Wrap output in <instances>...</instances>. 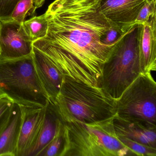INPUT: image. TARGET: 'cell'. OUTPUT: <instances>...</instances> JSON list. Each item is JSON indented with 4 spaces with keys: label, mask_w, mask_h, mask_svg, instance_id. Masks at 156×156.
I'll use <instances>...</instances> for the list:
<instances>
[{
    "label": "cell",
    "mask_w": 156,
    "mask_h": 156,
    "mask_svg": "<svg viewBox=\"0 0 156 156\" xmlns=\"http://www.w3.org/2000/svg\"><path fill=\"white\" fill-rule=\"evenodd\" d=\"M114 117L90 123L76 120L64 123L61 156H131L116 134Z\"/></svg>",
    "instance_id": "obj_3"
},
{
    "label": "cell",
    "mask_w": 156,
    "mask_h": 156,
    "mask_svg": "<svg viewBox=\"0 0 156 156\" xmlns=\"http://www.w3.org/2000/svg\"><path fill=\"white\" fill-rule=\"evenodd\" d=\"M23 119L16 156H26L39 137L44 108L22 106Z\"/></svg>",
    "instance_id": "obj_11"
},
{
    "label": "cell",
    "mask_w": 156,
    "mask_h": 156,
    "mask_svg": "<svg viewBox=\"0 0 156 156\" xmlns=\"http://www.w3.org/2000/svg\"><path fill=\"white\" fill-rule=\"evenodd\" d=\"M63 125L59 112L52 102L49 101L44 108V114L39 137L26 156H38L56 136Z\"/></svg>",
    "instance_id": "obj_13"
},
{
    "label": "cell",
    "mask_w": 156,
    "mask_h": 156,
    "mask_svg": "<svg viewBox=\"0 0 156 156\" xmlns=\"http://www.w3.org/2000/svg\"><path fill=\"white\" fill-rule=\"evenodd\" d=\"M63 126L64 123L56 136L38 156H61L64 143Z\"/></svg>",
    "instance_id": "obj_19"
},
{
    "label": "cell",
    "mask_w": 156,
    "mask_h": 156,
    "mask_svg": "<svg viewBox=\"0 0 156 156\" xmlns=\"http://www.w3.org/2000/svg\"><path fill=\"white\" fill-rule=\"evenodd\" d=\"M100 1L55 0L45 13L47 34L39 39L75 57L96 78L99 86L104 64L124 34L112 44L101 42L114 26L100 11Z\"/></svg>",
    "instance_id": "obj_1"
},
{
    "label": "cell",
    "mask_w": 156,
    "mask_h": 156,
    "mask_svg": "<svg viewBox=\"0 0 156 156\" xmlns=\"http://www.w3.org/2000/svg\"><path fill=\"white\" fill-rule=\"evenodd\" d=\"M0 95L21 106L47 105L50 99L38 77L32 54L12 60L0 58Z\"/></svg>",
    "instance_id": "obj_5"
},
{
    "label": "cell",
    "mask_w": 156,
    "mask_h": 156,
    "mask_svg": "<svg viewBox=\"0 0 156 156\" xmlns=\"http://www.w3.org/2000/svg\"><path fill=\"white\" fill-rule=\"evenodd\" d=\"M148 0H101L102 13L124 34L133 26L140 9Z\"/></svg>",
    "instance_id": "obj_9"
},
{
    "label": "cell",
    "mask_w": 156,
    "mask_h": 156,
    "mask_svg": "<svg viewBox=\"0 0 156 156\" xmlns=\"http://www.w3.org/2000/svg\"><path fill=\"white\" fill-rule=\"evenodd\" d=\"M23 27L33 41L45 37L48 29V22L45 13L34 16L23 23Z\"/></svg>",
    "instance_id": "obj_16"
},
{
    "label": "cell",
    "mask_w": 156,
    "mask_h": 156,
    "mask_svg": "<svg viewBox=\"0 0 156 156\" xmlns=\"http://www.w3.org/2000/svg\"><path fill=\"white\" fill-rule=\"evenodd\" d=\"M116 114L156 125V83L151 73H141L116 100Z\"/></svg>",
    "instance_id": "obj_6"
},
{
    "label": "cell",
    "mask_w": 156,
    "mask_h": 156,
    "mask_svg": "<svg viewBox=\"0 0 156 156\" xmlns=\"http://www.w3.org/2000/svg\"><path fill=\"white\" fill-rule=\"evenodd\" d=\"M22 119V107L14 103L9 122L0 134V156H16Z\"/></svg>",
    "instance_id": "obj_15"
},
{
    "label": "cell",
    "mask_w": 156,
    "mask_h": 156,
    "mask_svg": "<svg viewBox=\"0 0 156 156\" xmlns=\"http://www.w3.org/2000/svg\"><path fill=\"white\" fill-rule=\"evenodd\" d=\"M14 103L4 96L0 95V134L10 117Z\"/></svg>",
    "instance_id": "obj_21"
},
{
    "label": "cell",
    "mask_w": 156,
    "mask_h": 156,
    "mask_svg": "<svg viewBox=\"0 0 156 156\" xmlns=\"http://www.w3.org/2000/svg\"><path fill=\"white\" fill-rule=\"evenodd\" d=\"M20 0H0V20H6Z\"/></svg>",
    "instance_id": "obj_22"
},
{
    "label": "cell",
    "mask_w": 156,
    "mask_h": 156,
    "mask_svg": "<svg viewBox=\"0 0 156 156\" xmlns=\"http://www.w3.org/2000/svg\"><path fill=\"white\" fill-rule=\"evenodd\" d=\"M32 56L38 77L50 101L54 104L62 82L58 67L45 54L33 46Z\"/></svg>",
    "instance_id": "obj_12"
},
{
    "label": "cell",
    "mask_w": 156,
    "mask_h": 156,
    "mask_svg": "<svg viewBox=\"0 0 156 156\" xmlns=\"http://www.w3.org/2000/svg\"><path fill=\"white\" fill-rule=\"evenodd\" d=\"M140 49L143 73L156 71V16L141 25Z\"/></svg>",
    "instance_id": "obj_14"
},
{
    "label": "cell",
    "mask_w": 156,
    "mask_h": 156,
    "mask_svg": "<svg viewBox=\"0 0 156 156\" xmlns=\"http://www.w3.org/2000/svg\"><path fill=\"white\" fill-rule=\"evenodd\" d=\"M141 24L130 27L104 64L100 87L116 100L141 73L140 39Z\"/></svg>",
    "instance_id": "obj_4"
},
{
    "label": "cell",
    "mask_w": 156,
    "mask_h": 156,
    "mask_svg": "<svg viewBox=\"0 0 156 156\" xmlns=\"http://www.w3.org/2000/svg\"><path fill=\"white\" fill-rule=\"evenodd\" d=\"M54 104L63 123L74 120L92 123L116 114V100L101 87L66 76H63Z\"/></svg>",
    "instance_id": "obj_2"
},
{
    "label": "cell",
    "mask_w": 156,
    "mask_h": 156,
    "mask_svg": "<svg viewBox=\"0 0 156 156\" xmlns=\"http://www.w3.org/2000/svg\"><path fill=\"white\" fill-rule=\"evenodd\" d=\"M46 0H34V3L36 9L42 7Z\"/></svg>",
    "instance_id": "obj_24"
},
{
    "label": "cell",
    "mask_w": 156,
    "mask_h": 156,
    "mask_svg": "<svg viewBox=\"0 0 156 156\" xmlns=\"http://www.w3.org/2000/svg\"><path fill=\"white\" fill-rule=\"evenodd\" d=\"M118 138L124 146L128 149L131 156H156V148L133 141L126 138L121 137H118Z\"/></svg>",
    "instance_id": "obj_18"
},
{
    "label": "cell",
    "mask_w": 156,
    "mask_h": 156,
    "mask_svg": "<svg viewBox=\"0 0 156 156\" xmlns=\"http://www.w3.org/2000/svg\"><path fill=\"white\" fill-rule=\"evenodd\" d=\"M114 128L118 137L126 138L133 141L156 148L155 124L119 115L113 118Z\"/></svg>",
    "instance_id": "obj_10"
},
{
    "label": "cell",
    "mask_w": 156,
    "mask_h": 156,
    "mask_svg": "<svg viewBox=\"0 0 156 156\" xmlns=\"http://www.w3.org/2000/svg\"><path fill=\"white\" fill-rule=\"evenodd\" d=\"M119 29L113 27L109 29L102 37L101 42L106 44H111L115 43L123 35Z\"/></svg>",
    "instance_id": "obj_23"
},
{
    "label": "cell",
    "mask_w": 156,
    "mask_h": 156,
    "mask_svg": "<svg viewBox=\"0 0 156 156\" xmlns=\"http://www.w3.org/2000/svg\"><path fill=\"white\" fill-rule=\"evenodd\" d=\"M33 44L53 62L63 76L69 77L90 85L100 87L98 81L91 72L69 53L41 40L34 41Z\"/></svg>",
    "instance_id": "obj_8"
},
{
    "label": "cell",
    "mask_w": 156,
    "mask_h": 156,
    "mask_svg": "<svg viewBox=\"0 0 156 156\" xmlns=\"http://www.w3.org/2000/svg\"><path fill=\"white\" fill-rule=\"evenodd\" d=\"M35 10L34 0H20L13 9L10 17L6 20L23 23L28 14L30 12L34 14Z\"/></svg>",
    "instance_id": "obj_17"
},
{
    "label": "cell",
    "mask_w": 156,
    "mask_h": 156,
    "mask_svg": "<svg viewBox=\"0 0 156 156\" xmlns=\"http://www.w3.org/2000/svg\"><path fill=\"white\" fill-rule=\"evenodd\" d=\"M33 41L23 23L0 20V58L18 59L32 54Z\"/></svg>",
    "instance_id": "obj_7"
},
{
    "label": "cell",
    "mask_w": 156,
    "mask_h": 156,
    "mask_svg": "<svg viewBox=\"0 0 156 156\" xmlns=\"http://www.w3.org/2000/svg\"><path fill=\"white\" fill-rule=\"evenodd\" d=\"M156 0H148L140 9L133 25L143 24L150 21L151 18L156 16Z\"/></svg>",
    "instance_id": "obj_20"
}]
</instances>
